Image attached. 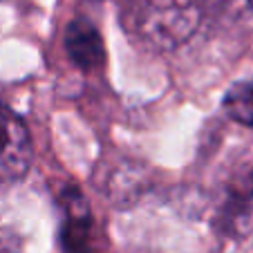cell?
I'll use <instances>...</instances> for the list:
<instances>
[{
  "label": "cell",
  "mask_w": 253,
  "mask_h": 253,
  "mask_svg": "<svg viewBox=\"0 0 253 253\" xmlns=\"http://www.w3.org/2000/svg\"><path fill=\"white\" fill-rule=\"evenodd\" d=\"M34 146L27 126L0 103V188L11 186L27 175Z\"/></svg>",
  "instance_id": "7a4b0ae2"
},
{
  "label": "cell",
  "mask_w": 253,
  "mask_h": 253,
  "mask_svg": "<svg viewBox=\"0 0 253 253\" xmlns=\"http://www.w3.org/2000/svg\"><path fill=\"white\" fill-rule=\"evenodd\" d=\"M253 204V175L242 177L231 186L229 197H226L224 206H222V226L229 231H238L251 215Z\"/></svg>",
  "instance_id": "5b68a950"
},
{
  "label": "cell",
  "mask_w": 253,
  "mask_h": 253,
  "mask_svg": "<svg viewBox=\"0 0 253 253\" xmlns=\"http://www.w3.org/2000/svg\"><path fill=\"white\" fill-rule=\"evenodd\" d=\"M204 20L200 0H139L134 27L157 49H175L191 41Z\"/></svg>",
  "instance_id": "6da1fadb"
},
{
  "label": "cell",
  "mask_w": 253,
  "mask_h": 253,
  "mask_svg": "<svg viewBox=\"0 0 253 253\" xmlns=\"http://www.w3.org/2000/svg\"><path fill=\"white\" fill-rule=\"evenodd\" d=\"M63 224L61 249L63 253H94L92 249V215L85 197L79 188H67L61 195Z\"/></svg>",
  "instance_id": "3957f363"
},
{
  "label": "cell",
  "mask_w": 253,
  "mask_h": 253,
  "mask_svg": "<svg viewBox=\"0 0 253 253\" xmlns=\"http://www.w3.org/2000/svg\"><path fill=\"white\" fill-rule=\"evenodd\" d=\"M224 110L233 121L253 128V77L233 83L224 94Z\"/></svg>",
  "instance_id": "8992f818"
},
{
  "label": "cell",
  "mask_w": 253,
  "mask_h": 253,
  "mask_svg": "<svg viewBox=\"0 0 253 253\" xmlns=\"http://www.w3.org/2000/svg\"><path fill=\"white\" fill-rule=\"evenodd\" d=\"M204 20L215 23H238L253 11V0H200Z\"/></svg>",
  "instance_id": "52a82bcc"
},
{
  "label": "cell",
  "mask_w": 253,
  "mask_h": 253,
  "mask_svg": "<svg viewBox=\"0 0 253 253\" xmlns=\"http://www.w3.org/2000/svg\"><path fill=\"white\" fill-rule=\"evenodd\" d=\"M65 49L81 70H99L105 63V45L99 29L85 18H74L65 29Z\"/></svg>",
  "instance_id": "277c9868"
}]
</instances>
